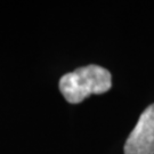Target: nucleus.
<instances>
[{"label":"nucleus","mask_w":154,"mask_h":154,"mask_svg":"<svg viewBox=\"0 0 154 154\" xmlns=\"http://www.w3.org/2000/svg\"><path fill=\"white\" fill-rule=\"evenodd\" d=\"M58 87L69 103L78 104L90 95L109 91L112 87V75L104 67L90 64L64 74Z\"/></svg>","instance_id":"obj_1"},{"label":"nucleus","mask_w":154,"mask_h":154,"mask_svg":"<svg viewBox=\"0 0 154 154\" xmlns=\"http://www.w3.org/2000/svg\"><path fill=\"white\" fill-rule=\"evenodd\" d=\"M123 149L125 154H154V104L139 116Z\"/></svg>","instance_id":"obj_2"}]
</instances>
